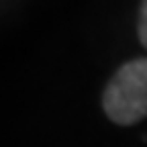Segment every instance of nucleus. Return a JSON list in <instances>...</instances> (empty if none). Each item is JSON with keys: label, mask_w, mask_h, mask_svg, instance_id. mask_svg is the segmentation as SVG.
Here are the masks:
<instances>
[{"label": "nucleus", "mask_w": 147, "mask_h": 147, "mask_svg": "<svg viewBox=\"0 0 147 147\" xmlns=\"http://www.w3.org/2000/svg\"><path fill=\"white\" fill-rule=\"evenodd\" d=\"M139 39L147 49V0H143L141 12H139Z\"/></svg>", "instance_id": "2"}, {"label": "nucleus", "mask_w": 147, "mask_h": 147, "mask_svg": "<svg viewBox=\"0 0 147 147\" xmlns=\"http://www.w3.org/2000/svg\"><path fill=\"white\" fill-rule=\"evenodd\" d=\"M102 106L117 125H135L147 117V59L125 63L104 90Z\"/></svg>", "instance_id": "1"}]
</instances>
